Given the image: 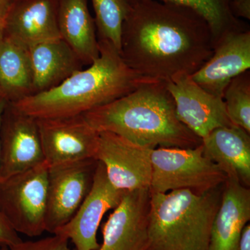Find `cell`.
<instances>
[{
	"label": "cell",
	"instance_id": "obj_1",
	"mask_svg": "<svg viewBox=\"0 0 250 250\" xmlns=\"http://www.w3.org/2000/svg\"><path fill=\"white\" fill-rule=\"evenodd\" d=\"M213 36L201 16L158 0H135L123 22L121 55L140 75L169 81L192 75L213 55Z\"/></svg>",
	"mask_w": 250,
	"mask_h": 250
},
{
	"label": "cell",
	"instance_id": "obj_2",
	"mask_svg": "<svg viewBox=\"0 0 250 250\" xmlns=\"http://www.w3.org/2000/svg\"><path fill=\"white\" fill-rule=\"evenodd\" d=\"M98 42L100 56L93 63L52 89L11 104L36 119L80 116L157 80L134 71L109 42Z\"/></svg>",
	"mask_w": 250,
	"mask_h": 250
},
{
	"label": "cell",
	"instance_id": "obj_3",
	"mask_svg": "<svg viewBox=\"0 0 250 250\" xmlns=\"http://www.w3.org/2000/svg\"><path fill=\"white\" fill-rule=\"evenodd\" d=\"M98 132L109 131L152 148H195L202 140L182 124L165 81L154 80L83 115Z\"/></svg>",
	"mask_w": 250,
	"mask_h": 250
},
{
	"label": "cell",
	"instance_id": "obj_4",
	"mask_svg": "<svg viewBox=\"0 0 250 250\" xmlns=\"http://www.w3.org/2000/svg\"><path fill=\"white\" fill-rule=\"evenodd\" d=\"M224 186L203 194L189 190L150 191L146 250H209L212 224Z\"/></svg>",
	"mask_w": 250,
	"mask_h": 250
},
{
	"label": "cell",
	"instance_id": "obj_5",
	"mask_svg": "<svg viewBox=\"0 0 250 250\" xmlns=\"http://www.w3.org/2000/svg\"><path fill=\"white\" fill-rule=\"evenodd\" d=\"M151 163V192L189 190L203 194L228 180L223 171L205 155L202 144L195 148H154Z\"/></svg>",
	"mask_w": 250,
	"mask_h": 250
},
{
	"label": "cell",
	"instance_id": "obj_6",
	"mask_svg": "<svg viewBox=\"0 0 250 250\" xmlns=\"http://www.w3.org/2000/svg\"><path fill=\"white\" fill-rule=\"evenodd\" d=\"M48 166L0 179V210L18 233L30 238L45 232Z\"/></svg>",
	"mask_w": 250,
	"mask_h": 250
},
{
	"label": "cell",
	"instance_id": "obj_7",
	"mask_svg": "<svg viewBox=\"0 0 250 250\" xmlns=\"http://www.w3.org/2000/svg\"><path fill=\"white\" fill-rule=\"evenodd\" d=\"M97 166L92 159L48 167L47 232L57 233L76 213L91 189Z\"/></svg>",
	"mask_w": 250,
	"mask_h": 250
},
{
	"label": "cell",
	"instance_id": "obj_8",
	"mask_svg": "<svg viewBox=\"0 0 250 250\" xmlns=\"http://www.w3.org/2000/svg\"><path fill=\"white\" fill-rule=\"evenodd\" d=\"M36 121L44 161L48 167L95 159L99 132L83 115Z\"/></svg>",
	"mask_w": 250,
	"mask_h": 250
},
{
	"label": "cell",
	"instance_id": "obj_9",
	"mask_svg": "<svg viewBox=\"0 0 250 250\" xmlns=\"http://www.w3.org/2000/svg\"><path fill=\"white\" fill-rule=\"evenodd\" d=\"M152 149L109 131H100L95 159L104 166L108 181L117 189L149 188Z\"/></svg>",
	"mask_w": 250,
	"mask_h": 250
},
{
	"label": "cell",
	"instance_id": "obj_10",
	"mask_svg": "<svg viewBox=\"0 0 250 250\" xmlns=\"http://www.w3.org/2000/svg\"><path fill=\"white\" fill-rule=\"evenodd\" d=\"M44 162L36 118L7 102L0 123V179L24 172Z\"/></svg>",
	"mask_w": 250,
	"mask_h": 250
},
{
	"label": "cell",
	"instance_id": "obj_11",
	"mask_svg": "<svg viewBox=\"0 0 250 250\" xmlns=\"http://www.w3.org/2000/svg\"><path fill=\"white\" fill-rule=\"evenodd\" d=\"M166 82L179 121L202 140L217 128L235 125L229 118L223 99L206 91L191 75H179Z\"/></svg>",
	"mask_w": 250,
	"mask_h": 250
},
{
	"label": "cell",
	"instance_id": "obj_12",
	"mask_svg": "<svg viewBox=\"0 0 250 250\" xmlns=\"http://www.w3.org/2000/svg\"><path fill=\"white\" fill-rule=\"evenodd\" d=\"M150 190H126L103 226L98 250H146L148 239Z\"/></svg>",
	"mask_w": 250,
	"mask_h": 250
},
{
	"label": "cell",
	"instance_id": "obj_13",
	"mask_svg": "<svg viewBox=\"0 0 250 250\" xmlns=\"http://www.w3.org/2000/svg\"><path fill=\"white\" fill-rule=\"evenodd\" d=\"M124 192L110 183L104 166L98 161L89 193L71 220L55 233L66 236L75 250H98L97 234L104 215L116 208Z\"/></svg>",
	"mask_w": 250,
	"mask_h": 250
},
{
	"label": "cell",
	"instance_id": "obj_14",
	"mask_svg": "<svg viewBox=\"0 0 250 250\" xmlns=\"http://www.w3.org/2000/svg\"><path fill=\"white\" fill-rule=\"evenodd\" d=\"M250 68V29L229 34L215 46L213 55L191 77L211 95L223 99L234 77Z\"/></svg>",
	"mask_w": 250,
	"mask_h": 250
},
{
	"label": "cell",
	"instance_id": "obj_15",
	"mask_svg": "<svg viewBox=\"0 0 250 250\" xmlns=\"http://www.w3.org/2000/svg\"><path fill=\"white\" fill-rule=\"evenodd\" d=\"M59 0H14L4 36L29 48L31 46L62 39L58 24Z\"/></svg>",
	"mask_w": 250,
	"mask_h": 250
},
{
	"label": "cell",
	"instance_id": "obj_16",
	"mask_svg": "<svg viewBox=\"0 0 250 250\" xmlns=\"http://www.w3.org/2000/svg\"><path fill=\"white\" fill-rule=\"evenodd\" d=\"M250 134L236 125L217 128L202 139L204 153L228 179L250 187Z\"/></svg>",
	"mask_w": 250,
	"mask_h": 250
},
{
	"label": "cell",
	"instance_id": "obj_17",
	"mask_svg": "<svg viewBox=\"0 0 250 250\" xmlns=\"http://www.w3.org/2000/svg\"><path fill=\"white\" fill-rule=\"evenodd\" d=\"M250 220V188L228 179L212 224L208 250H238L243 229Z\"/></svg>",
	"mask_w": 250,
	"mask_h": 250
},
{
	"label": "cell",
	"instance_id": "obj_18",
	"mask_svg": "<svg viewBox=\"0 0 250 250\" xmlns=\"http://www.w3.org/2000/svg\"><path fill=\"white\" fill-rule=\"evenodd\" d=\"M29 52L34 77L32 95L58 86L84 67L62 39L36 44L29 47Z\"/></svg>",
	"mask_w": 250,
	"mask_h": 250
},
{
	"label": "cell",
	"instance_id": "obj_19",
	"mask_svg": "<svg viewBox=\"0 0 250 250\" xmlns=\"http://www.w3.org/2000/svg\"><path fill=\"white\" fill-rule=\"evenodd\" d=\"M88 0H59L58 24L61 38L76 53L85 67L100 56L95 20Z\"/></svg>",
	"mask_w": 250,
	"mask_h": 250
},
{
	"label": "cell",
	"instance_id": "obj_20",
	"mask_svg": "<svg viewBox=\"0 0 250 250\" xmlns=\"http://www.w3.org/2000/svg\"><path fill=\"white\" fill-rule=\"evenodd\" d=\"M29 48L8 37L0 41V94L16 103L33 94Z\"/></svg>",
	"mask_w": 250,
	"mask_h": 250
},
{
	"label": "cell",
	"instance_id": "obj_21",
	"mask_svg": "<svg viewBox=\"0 0 250 250\" xmlns=\"http://www.w3.org/2000/svg\"><path fill=\"white\" fill-rule=\"evenodd\" d=\"M188 8L201 16L209 26L213 47L229 34L248 30L250 27L237 17L233 0H158Z\"/></svg>",
	"mask_w": 250,
	"mask_h": 250
},
{
	"label": "cell",
	"instance_id": "obj_22",
	"mask_svg": "<svg viewBox=\"0 0 250 250\" xmlns=\"http://www.w3.org/2000/svg\"><path fill=\"white\" fill-rule=\"evenodd\" d=\"M98 40L111 44L121 53L123 22L130 8L129 0H91Z\"/></svg>",
	"mask_w": 250,
	"mask_h": 250
},
{
	"label": "cell",
	"instance_id": "obj_23",
	"mask_svg": "<svg viewBox=\"0 0 250 250\" xmlns=\"http://www.w3.org/2000/svg\"><path fill=\"white\" fill-rule=\"evenodd\" d=\"M223 100L231 123L250 134V70L230 82L224 91Z\"/></svg>",
	"mask_w": 250,
	"mask_h": 250
},
{
	"label": "cell",
	"instance_id": "obj_24",
	"mask_svg": "<svg viewBox=\"0 0 250 250\" xmlns=\"http://www.w3.org/2000/svg\"><path fill=\"white\" fill-rule=\"evenodd\" d=\"M69 239L61 233H54L52 236L36 240L22 241L11 247L9 250H75L69 247Z\"/></svg>",
	"mask_w": 250,
	"mask_h": 250
},
{
	"label": "cell",
	"instance_id": "obj_25",
	"mask_svg": "<svg viewBox=\"0 0 250 250\" xmlns=\"http://www.w3.org/2000/svg\"><path fill=\"white\" fill-rule=\"evenodd\" d=\"M22 241L19 233L15 231L0 210V246L9 248Z\"/></svg>",
	"mask_w": 250,
	"mask_h": 250
},
{
	"label": "cell",
	"instance_id": "obj_26",
	"mask_svg": "<svg viewBox=\"0 0 250 250\" xmlns=\"http://www.w3.org/2000/svg\"><path fill=\"white\" fill-rule=\"evenodd\" d=\"M14 0H0V41L4 36L5 26Z\"/></svg>",
	"mask_w": 250,
	"mask_h": 250
},
{
	"label": "cell",
	"instance_id": "obj_27",
	"mask_svg": "<svg viewBox=\"0 0 250 250\" xmlns=\"http://www.w3.org/2000/svg\"><path fill=\"white\" fill-rule=\"evenodd\" d=\"M233 8L237 17L250 19V0H233Z\"/></svg>",
	"mask_w": 250,
	"mask_h": 250
},
{
	"label": "cell",
	"instance_id": "obj_28",
	"mask_svg": "<svg viewBox=\"0 0 250 250\" xmlns=\"http://www.w3.org/2000/svg\"><path fill=\"white\" fill-rule=\"evenodd\" d=\"M238 250H250V225L249 223L243 229L240 239Z\"/></svg>",
	"mask_w": 250,
	"mask_h": 250
},
{
	"label": "cell",
	"instance_id": "obj_29",
	"mask_svg": "<svg viewBox=\"0 0 250 250\" xmlns=\"http://www.w3.org/2000/svg\"><path fill=\"white\" fill-rule=\"evenodd\" d=\"M6 103H7V101H6V99L0 95V123H1V116H2L3 111H4Z\"/></svg>",
	"mask_w": 250,
	"mask_h": 250
},
{
	"label": "cell",
	"instance_id": "obj_30",
	"mask_svg": "<svg viewBox=\"0 0 250 250\" xmlns=\"http://www.w3.org/2000/svg\"><path fill=\"white\" fill-rule=\"evenodd\" d=\"M0 250H9V248H6V247L0 246Z\"/></svg>",
	"mask_w": 250,
	"mask_h": 250
},
{
	"label": "cell",
	"instance_id": "obj_31",
	"mask_svg": "<svg viewBox=\"0 0 250 250\" xmlns=\"http://www.w3.org/2000/svg\"><path fill=\"white\" fill-rule=\"evenodd\" d=\"M135 1V0H129V2H132V1Z\"/></svg>",
	"mask_w": 250,
	"mask_h": 250
},
{
	"label": "cell",
	"instance_id": "obj_32",
	"mask_svg": "<svg viewBox=\"0 0 250 250\" xmlns=\"http://www.w3.org/2000/svg\"><path fill=\"white\" fill-rule=\"evenodd\" d=\"M0 95H1V94H0Z\"/></svg>",
	"mask_w": 250,
	"mask_h": 250
}]
</instances>
